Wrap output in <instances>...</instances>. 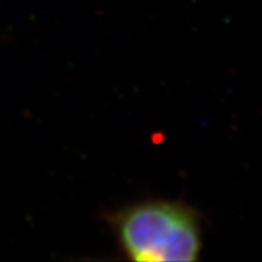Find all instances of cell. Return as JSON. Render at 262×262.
<instances>
[{"mask_svg": "<svg viewBox=\"0 0 262 262\" xmlns=\"http://www.w3.org/2000/svg\"><path fill=\"white\" fill-rule=\"evenodd\" d=\"M124 253L137 262H192L203 239L196 213L185 204L149 200L125 207L113 217Z\"/></svg>", "mask_w": 262, "mask_h": 262, "instance_id": "6da1fadb", "label": "cell"}]
</instances>
